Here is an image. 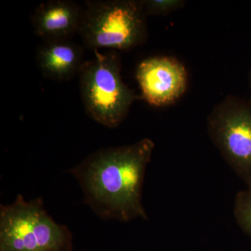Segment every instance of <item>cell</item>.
<instances>
[{
  "label": "cell",
  "instance_id": "6da1fadb",
  "mask_svg": "<svg viewBox=\"0 0 251 251\" xmlns=\"http://www.w3.org/2000/svg\"><path fill=\"white\" fill-rule=\"evenodd\" d=\"M155 145L150 138L125 146L102 149L71 170L85 202L101 219L129 222L148 219L143 190Z\"/></svg>",
  "mask_w": 251,
  "mask_h": 251
},
{
  "label": "cell",
  "instance_id": "7a4b0ae2",
  "mask_svg": "<svg viewBox=\"0 0 251 251\" xmlns=\"http://www.w3.org/2000/svg\"><path fill=\"white\" fill-rule=\"evenodd\" d=\"M72 241L68 227L48 214L42 198L26 201L18 195L0 206V251H72Z\"/></svg>",
  "mask_w": 251,
  "mask_h": 251
},
{
  "label": "cell",
  "instance_id": "3957f363",
  "mask_svg": "<svg viewBox=\"0 0 251 251\" xmlns=\"http://www.w3.org/2000/svg\"><path fill=\"white\" fill-rule=\"evenodd\" d=\"M143 1H88L82 9L78 33L86 47L128 50L148 37Z\"/></svg>",
  "mask_w": 251,
  "mask_h": 251
},
{
  "label": "cell",
  "instance_id": "277c9868",
  "mask_svg": "<svg viewBox=\"0 0 251 251\" xmlns=\"http://www.w3.org/2000/svg\"><path fill=\"white\" fill-rule=\"evenodd\" d=\"M94 52V58L85 62L79 74L82 103L91 119L115 128L125 120L137 96L122 80L116 52Z\"/></svg>",
  "mask_w": 251,
  "mask_h": 251
},
{
  "label": "cell",
  "instance_id": "5b68a950",
  "mask_svg": "<svg viewBox=\"0 0 251 251\" xmlns=\"http://www.w3.org/2000/svg\"><path fill=\"white\" fill-rule=\"evenodd\" d=\"M208 134L225 161L251 188V103L228 95L207 117Z\"/></svg>",
  "mask_w": 251,
  "mask_h": 251
},
{
  "label": "cell",
  "instance_id": "8992f818",
  "mask_svg": "<svg viewBox=\"0 0 251 251\" xmlns=\"http://www.w3.org/2000/svg\"><path fill=\"white\" fill-rule=\"evenodd\" d=\"M136 77L143 98L152 106L172 105L187 90L186 68L173 57L158 56L142 61Z\"/></svg>",
  "mask_w": 251,
  "mask_h": 251
},
{
  "label": "cell",
  "instance_id": "52a82bcc",
  "mask_svg": "<svg viewBox=\"0 0 251 251\" xmlns=\"http://www.w3.org/2000/svg\"><path fill=\"white\" fill-rule=\"evenodd\" d=\"M82 9L72 1L50 0L36 8L33 16L34 31L48 41L68 39L78 32Z\"/></svg>",
  "mask_w": 251,
  "mask_h": 251
},
{
  "label": "cell",
  "instance_id": "ba28073f",
  "mask_svg": "<svg viewBox=\"0 0 251 251\" xmlns=\"http://www.w3.org/2000/svg\"><path fill=\"white\" fill-rule=\"evenodd\" d=\"M83 54L81 46L68 39L48 41L38 51L37 62L46 77L67 81L80 74Z\"/></svg>",
  "mask_w": 251,
  "mask_h": 251
},
{
  "label": "cell",
  "instance_id": "9c48e42d",
  "mask_svg": "<svg viewBox=\"0 0 251 251\" xmlns=\"http://www.w3.org/2000/svg\"><path fill=\"white\" fill-rule=\"evenodd\" d=\"M233 211L239 227L251 237V188L237 193Z\"/></svg>",
  "mask_w": 251,
  "mask_h": 251
},
{
  "label": "cell",
  "instance_id": "30bf717a",
  "mask_svg": "<svg viewBox=\"0 0 251 251\" xmlns=\"http://www.w3.org/2000/svg\"><path fill=\"white\" fill-rule=\"evenodd\" d=\"M143 4L146 15L166 16L173 11L184 7V0H143Z\"/></svg>",
  "mask_w": 251,
  "mask_h": 251
},
{
  "label": "cell",
  "instance_id": "8fae6325",
  "mask_svg": "<svg viewBox=\"0 0 251 251\" xmlns=\"http://www.w3.org/2000/svg\"><path fill=\"white\" fill-rule=\"evenodd\" d=\"M249 89H250V99H249V101L251 103V69L250 71V74H249Z\"/></svg>",
  "mask_w": 251,
  "mask_h": 251
}]
</instances>
